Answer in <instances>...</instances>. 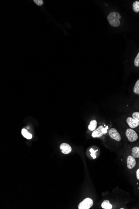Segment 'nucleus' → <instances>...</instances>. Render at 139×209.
Returning a JSON list of instances; mask_svg holds the SVG:
<instances>
[{
    "mask_svg": "<svg viewBox=\"0 0 139 209\" xmlns=\"http://www.w3.org/2000/svg\"><path fill=\"white\" fill-rule=\"evenodd\" d=\"M121 16L120 13L117 12L113 11L108 15V20L110 24L113 27H118L120 25V23L119 19Z\"/></svg>",
    "mask_w": 139,
    "mask_h": 209,
    "instance_id": "obj_1",
    "label": "nucleus"
},
{
    "mask_svg": "<svg viewBox=\"0 0 139 209\" xmlns=\"http://www.w3.org/2000/svg\"><path fill=\"white\" fill-rule=\"evenodd\" d=\"M93 202L91 199L87 198L79 204V209H89L93 205Z\"/></svg>",
    "mask_w": 139,
    "mask_h": 209,
    "instance_id": "obj_2",
    "label": "nucleus"
},
{
    "mask_svg": "<svg viewBox=\"0 0 139 209\" xmlns=\"http://www.w3.org/2000/svg\"><path fill=\"white\" fill-rule=\"evenodd\" d=\"M125 135L129 142H135L138 138L137 133L132 129H127L125 132Z\"/></svg>",
    "mask_w": 139,
    "mask_h": 209,
    "instance_id": "obj_3",
    "label": "nucleus"
},
{
    "mask_svg": "<svg viewBox=\"0 0 139 209\" xmlns=\"http://www.w3.org/2000/svg\"><path fill=\"white\" fill-rule=\"evenodd\" d=\"M107 130L102 126H99L96 130L93 131L92 134V136L93 138L100 137L103 136L104 134L107 133Z\"/></svg>",
    "mask_w": 139,
    "mask_h": 209,
    "instance_id": "obj_4",
    "label": "nucleus"
},
{
    "mask_svg": "<svg viewBox=\"0 0 139 209\" xmlns=\"http://www.w3.org/2000/svg\"><path fill=\"white\" fill-rule=\"evenodd\" d=\"M109 135L112 139L119 142L121 140V137L120 135L117 130L115 128H111L109 132Z\"/></svg>",
    "mask_w": 139,
    "mask_h": 209,
    "instance_id": "obj_5",
    "label": "nucleus"
},
{
    "mask_svg": "<svg viewBox=\"0 0 139 209\" xmlns=\"http://www.w3.org/2000/svg\"><path fill=\"white\" fill-rule=\"evenodd\" d=\"M60 149L61 152L65 155L68 154L71 152L72 148L69 144L67 143H63L60 145Z\"/></svg>",
    "mask_w": 139,
    "mask_h": 209,
    "instance_id": "obj_6",
    "label": "nucleus"
},
{
    "mask_svg": "<svg viewBox=\"0 0 139 209\" xmlns=\"http://www.w3.org/2000/svg\"><path fill=\"white\" fill-rule=\"evenodd\" d=\"M127 166L129 169H132L134 168L136 165V161L132 156L129 155L127 159Z\"/></svg>",
    "mask_w": 139,
    "mask_h": 209,
    "instance_id": "obj_7",
    "label": "nucleus"
},
{
    "mask_svg": "<svg viewBox=\"0 0 139 209\" xmlns=\"http://www.w3.org/2000/svg\"><path fill=\"white\" fill-rule=\"evenodd\" d=\"M126 121L129 126L131 128H135L138 126L139 125V122H138V121L132 117H128Z\"/></svg>",
    "mask_w": 139,
    "mask_h": 209,
    "instance_id": "obj_8",
    "label": "nucleus"
},
{
    "mask_svg": "<svg viewBox=\"0 0 139 209\" xmlns=\"http://www.w3.org/2000/svg\"><path fill=\"white\" fill-rule=\"evenodd\" d=\"M97 126V121L95 120L91 121L88 127L89 130L94 131L96 128Z\"/></svg>",
    "mask_w": 139,
    "mask_h": 209,
    "instance_id": "obj_9",
    "label": "nucleus"
},
{
    "mask_svg": "<svg viewBox=\"0 0 139 209\" xmlns=\"http://www.w3.org/2000/svg\"><path fill=\"white\" fill-rule=\"evenodd\" d=\"M101 207L104 209H111L113 206L110 203L109 201L105 200L102 203Z\"/></svg>",
    "mask_w": 139,
    "mask_h": 209,
    "instance_id": "obj_10",
    "label": "nucleus"
},
{
    "mask_svg": "<svg viewBox=\"0 0 139 209\" xmlns=\"http://www.w3.org/2000/svg\"><path fill=\"white\" fill-rule=\"evenodd\" d=\"M132 155L134 158H139V147H133L132 149Z\"/></svg>",
    "mask_w": 139,
    "mask_h": 209,
    "instance_id": "obj_11",
    "label": "nucleus"
},
{
    "mask_svg": "<svg viewBox=\"0 0 139 209\" xmlns=\"http://www.w3.org/2000/svg\"><path fill=\"white\" fill-rule=\"evenodd\" d=\"M21 133L23 137L25 138H26L27 139H30L32 138L31 134L28 132V131L25 129H23L22 130Z\"/></svg>",
    "mask_w": 139,
    "mask_h": 209,
    "instance_id": "obj_12",
    "label": "nucleus"
},
{
    "mask_svg": "<svg viewBox=\"0 0 139 209\" xmlns=\"http://www.w3.org/2000/svg\"><path fill=\"white\" fill-rule=\"evenodd\" d=\"M133 10L136 13H138L139 11V1H136L133 3L132 5Z\"/></svg>",
    "mask_w": 139,
    "mask_h": 209,
    "instance_id": "obj_13",
    "label": "nucleus"
},
{
    "mask_svg": "<svg viewBox=\"0 0 139 209\" xmlns=\"http://www.w3.org/2000/svg\"><path fill=\"white\" fill-rule=\"evenodd\" d=\"M134 92L137 95L139 94V79L137 81L135 84L134 88L133 89Z\"/></svg>",
    "mask_w": 139,
    "mask_h": 209,
    "instance_id": "obj_14",
    "label": "nucleus"
},
{
    "mask_svg": "<svg viewBox=\"0 0 139 209\" xmlns=\"http://www.w3.org/2000/svg\"><path fill=\"white\" fill-rule=\"evenodd\" d=\"M134 65L137 67H139V52L138 53L137 57L135 58Z\"/></svg>",
    "mask_w": 139,
    "mask_h": 209,
    "instance_id": "obj_15",
    "label": "nucleus"
},
{
    "mask_svg": "<svg viewBox=\"0 0 139 209\" xmlns=\"http://www.w3.org/2000/svg\"><path fill=\"white\" fill-rule=\"evenodd\" d=\"M132 118L138 121L139 123V112H135L132 114Z\"/></svg>",
    "mask_w": 139,
    "mask_h": 209,
    "instance_id": "obj_16",
    "label": "nucleus"
},
{
    "mask_svg": "<svg viewBox=\"0 0 139 209\" xmlns=\"http://www.w3.org/2000/svg\"><path fill=\"white\" fill-rule=\"evenodd\" d=\"M97 151V150L96 151L94 150L93 148H91L90 149V152H91V156L92 157L93 159L96 158V155H95V153H96V151Z\"/></svg>",
    "mask_w": 139,
    "mask_h": 209,
    "instance_id": "obj_17",
    "label": "nucleus"
},
{
    "mask_svg": "<svg viewBox=\"0 0 139 209\" xmlns=\"http://www.w3.org/2000/svg\"><path fill=\"white\" fill-rule=\"evenodd\" d=\"M34 2L38 6H41L43 5V1L42 0H34Z\"/></svg>",
    "mask_w": 139,
    "mask_h": 209,
    "instance_id": "obj_18",
    "label": "nucleus"
},
{
    "mask_svg": "<svg viewBox=\"0 0 139 209\" xmlns=\"http://www.w3.org/2000/svg\"><path fill=\"white\" fill-rule=\"evenodd\" d=\"M136 177L137 179L139 180V169L137 170L136 171Z\"/></svg>",
    "mask_w": 139,
    "mask_h": 209,
    "instance_id": "obj_19",
    "label": "nucleus"
},
{
    "mask_svg": "<svg viewBox=\"0 0 139 209\" xmlns=\"http://www.w3.org/2000/svg\"><path fill=\"white\" fill-rule=\"evenodd\" d=\"M124 208H120V209H124Z\"/></svg>",
    "mask_w": 139,
    "mask_h": 209,
    "instance_id": "obj_20",
    "label": "nucleus"
}]
</instances>
